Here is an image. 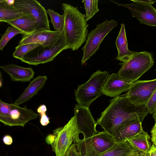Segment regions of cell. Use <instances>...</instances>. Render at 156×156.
Masks as SVG:
<instances>
[{
	"label": "cell",
	"instance_id": "10",
	"mask_svg": "<svg viewBox=\"0 0 156 156\" xmlns=\"http://www.w3.org/2000/svg\"><path fill=\"white\" fill-rule=\"evenodd\" d=\"M156 88V79L150 80H137L133 83L125 96L137 106L145 105Z\"/></svg>",
	"mask_w": 156,
	"mask_h": 156
},
{
	"label": "cell",
	"instance_id": "23",
	"mask_svg": "<svg viewBox=\"0 0 156 156\" xmlns=\"http://www.w3.org/2000/svg\"><path fill=\"white\" fill-rule=\"evenodd\" d=\"M134 151H136L126 140L115 142L112 147L99 156H127Z\"/></svg>",
	"mask_w": 156,
	"mask_h": 156
},
{
	"label": "cell",
	"instance_id": "31",
	"mask_svg": "<svg viewBox=\"0 0 156 156\" xmlns=\"http://www.w3.org/2000/svg\"><path fill=\"white\" fill-rule=\"evenodd\" d=\"M151 140L153 144L156 146V122L152 127L151 131Z\"/></svg>",
	"mask_w": 156,
	"mask_h": 156
},
{
	"label": "cell",
	"instance_id": "12",
	"mask_svg": "<svg viewBox=\"0 0 156 156\" xmlns=\"http://www.w3.org/2000/svg\"><path fill=\"white\" fill-rule=\"evenodd\" d=\"M14 6L25 12L37 22L39 30H50L47 11L36 0H14Z\"/></svg>",
	"mask_w": 156,
	"mask_h": 156
},
{
	"label": "cell",
	"instance_id": "20",
	"mask_svg": "<svg viewBox=\"0 0 156 156\" xmlns=\"http://www.w3.org/2000/svg\"><path fill=\"white\" fill-rule=\"evenodd\" d=\"M7 23L18 28L23 33L29 34L40 30L37 21L30 14L24 15L15 20L8 21Z\"/></svg>",
	"mask_w": 156,
	"mask_h": 156
},
{
	"label": "cell",
	"instance_id": "1",
	"mask_svg": "<svg viewBox=\"0 0 156 156\" xmlns=\"http://www.w3.org/2000/svg\"><path fill=\"white\" fill-rule=\"evenodd\" d=\"M123 96H118L110 100L109 105L97 121V124L113 137L118 128L124 122L137 119L142 122L149 113L145 105H133Z\"/></svg>",
	"mask_w": 156,
	"mask_h": 156
},
{
	"label": "cell",
	"instance_id": "33",
	"mask_svg": "<svg viewBox=\"0 0 156 156\" xmlns=\"http://www.w3.org/2000/svg\"><path fill=\"white\" fill-rule=\"evenodd\" d=\"M148 152L150 156H156V146L152 144Z\"/></svg>",
	"mask_w": 156,
	"mask_h": 156
},
{
	"label": "cell",
	"instance_id": "7",
	"mask_svg": "<svg viewBox=\"0 0 156 156\" xmlns=\"http://www.w3.org/2000/svg\"><path fill=\"white\" fill-rule=\"evenodd\" d=\"M38 114L25 105L21 107L0 100V121L5 126L24 127L30 121L38 117Z\"/></svg>",
	"mask_w": 156,
	"mask_h": 156
},
{
	"label": "cell",
	"instance_id": "30",
	"mask_svg": "<svg viewBox=\"0 0 156 156\" xmlns=\"http://www.w3.org/2000/svg\"><path fill=\"white\" fill-rule=\"evenodd\" d=\"M65 156H79L76 150V144H72L66 152Z\"/></svg>",
	"mask_w": 156,
	"mask_h": 156
},
{
	"label": "cell",
	"instance_id": "11",
	"mask_svg": "<svg viewBox=\"0 0 156 156\" xmlns=\"http://www.w3.org/2000/svg\"><path fill=\"white\" fill-rule=\"evenodd\" d=\"M117 5L128 9L133 17L136 18L141 24L156 27V9L150 4L136 2L131 0V4L118 3L111 0Z\"/></svg>",
	"mask_w": 156,
	"mask_h": 156
},
{
	"label": "cell",
	"instance_id": "8",
	"mask_svg": "<svg viewBox=\"0 0 156 156\" xmlns=\"http://www.w3.org/2000/svg\"><path fill=\"white\" fill-rule=\"evenodd\" d=\"M74 143L79 156H99L112 147L115 142L112 136L104 131Z\"/></svg>",
	"mask_w": 156,
	"mask_h": 156
},
{
	"label": "cell",
	"instance_id": "19",
	"mask_svg": "<svg viewBox=\"0 0 156 156\" xmlns=\"http://www.w3.org/2000/svg\"><path fill=\"white\" fill-rule=\"evenodd\" d=\"M121 26L119 33L115 41L118 54L115 59L124 63L130 58L134 51L129 50L128 48L124 24H121Z\"/></svg>",
	"mask_w": 156,
	"mask_h": 156
},
{
	"label": "cell",
	"instance_id": "37",
	"mask_svg": "<svg viewBox=\"0 0 156 156\" xmlns=\"http://www.w3.org/2000/svg\"><path fill=\"white\" fill-rule=\"evenodd\" d=\"M0 87H1L2 86V73L1 72H0Z\"/></svg>",
	"mask_w": 156,
	"mask_h": 156
},
{
	"label": "cell",
	"instance_id": "15",
	"mask_svg": "<svg viewBox=\"0 0 156 156\" xmlns=\"http://www.w3.org/2000/svg\"><path fill=\"white\" fill-rule=\"evenodd\" d=\"M64 32V31H63ZM56 31L41 29L29 34L23 35L18 46L30 43H36L45 45L55 41L63 33Z\"/></svg>",
	"mask_w": 156,
	"mask_h": 156
},
{
	"label": "cell",
	"instance_id": "4",
	"mask_svg": "<svg viewBox=\"0 0 156 156\" xmlns=\"http://www.w3.org/2000/svg\"><path fill=\"white\" fill-rule=\"evenodd\" d=\"M109 73L98 70L87 82L78 85L74 90L75 99L78 104L89 107L95 100L103 94V87Z\"/></svg>",
	"mask_w": 156,
	"mask_h": 156
},
{
	"label": "cell",
	"instance_id": "28",
	"mask_svg": "<svg viewBox=\"0 0 156 156\" xmlns=\"http://www.w3.org/2000/svg\"><path fill=\"white\" fill-rule=\"evenodd\" d=\"M47 110L46 106L44 105H40L37 109V112L40 115V123L43 126H46L50 123L49 119L46 113Z\"/></svg>",
	"mask_w": 156,
	"mask_h": 156
},
{
	"label": "cell",
	"instance_id": "3",
	"mask_svg": "<svg viewBox=\"0 0 156 156\" xmlns=\"http://www.w3.org/2000/svg\"><path fill=\"white\" fill-rule=\"evenodd\" d=\"M154 63L151 53L134 51L129 59L120 64L122 66L118 73L123 79L133 83L149 70Z\"/></svg>",
	"mask_w": 156,
	"mask_h": 156
},
{
	"label": "cell",
	"instance_id": "27",
	"mask_svg": "<svg viewBox=\"0 0 156 156\" xmlns=\"http://www.w3.org/2000/svg\"><path fill=\"white\" fill-rule=\"evenodd\" d=\"M40 45L38 44L30 43L20 46L18 45L15 48V50L12 56L15 58L20 60L27 53Z\"/></svg>",
	"mask_w": 156,
	"mask_h": 156
},
{
	"label": "cell",
	"instance_id": "25",
	"mask_svg": "<svg viewBox=\"0 0 156 156\" xmlns=\"http://www.w3.org/2000/svg\"><path fill=\"white\" fill-rule=\"evenodd\" d=\"M18 34H23L21 31L12 25L9 26L2 36L0 41V49L3 50L8 42L13 37Z\"/></svg>",
	"mask_w": 156,
	"mask_h": 156
},
{
	"label": "cell",
	"instance_id": "18",
	"mask_svg": "<svg viewBox=\"0 0 156 156\" xmlns=\"http://www.w3.org/2000/svg\"><path fill=\"white\" fill-rule=\"evenodd\" d=\"M48 78L46 76H39L30 82L29 85L14 102L20 105L37 94L44 86Z\"/></svg>",
	"mask_w": 156,
	"mask_h": 156
},
{
	"label": "cell",
	"instance_id": "32",
	"mask_svg": "<svg viewBox=\"0 0 156 156\" xmlns=\"http://www.w3.org/2000/svg\"><path fill=\"white\" fill-rule=\"evenodd\" d=\"M2 140L4 144L7 145H11L13 142L12 136L8 135H6L3 137Z\"/></svg>",
	"mask_w": 156,
	"mask_h": 156
},
{
	"label": "cell",
	"instance_id": "38",
	"mask_svg": "<svg viewBox=\"0 0 156 156\" xmlns=\"http://www.w3.org/2000/svg\"><path fill=\"white\" fill-rule=\"evenodd\" d=\"M153 117L156 122V111L153 113Z\"/></svg>",
	"mask_w": 156,
	"mask_h": 156
},
{
	"label": "cell",
	"instance_id": "26",
	"mask_svg": "<svg viewBox=\"0 0 156 156\" xmlns=\"http://www.w3.org/2000/svg\"><path fill=\"white\" fill-rule=\"evenodd\" d=\"M98 0H86L82 1L86 11L85 20L87 22L99 11Z\"/></svg>",
	"mask_w": 156,
	"mask_h": 156
},
{
	"label": "cell",
	"instance_id": "34",
	"mask_svg": "<svg viewBox=\"0 0 156 156\" xmlns=\"http://www.w3.org/2000/svg\"><path fill=\"white\" fill-rule=\"evenodd\" d=\"M134 1L136 2L144 3L147 4L152 5L154 4L156 1L150 0H133Z\"/></svg>",
	"mask_w": 156,
	"mask_h": 156
},
{
	"label": "cell",
	"instance_id": "35",
	"mask_svg": "<svg viewBox=\"0 0 156 156\" xmlns=\"http://www.w3.org/2000/svg\"><path fill=\"white\" fill-rule=\"evenodd\" d=\"M139 154V153L138 152L134 151L130 153L127 156H138Z\"/></svg>",
	"mask_w": 156,
	"mask_h": 156
},
{
	"label": "cell",
	"instance_id": "2",
	"mask_svg": "<svg viewBox=\"0 0 156 156\" xmlns=\"http://www.w3.org/2000/svg\"><path fill=\"white\" fill-rule=\"evenodd\" d=\"M62 7L65 18L63 31L68 49L77 50L86 40L88 34L85 14L81 13L77 6L63 3Z\"/></svg>",
	"mask_w": 156,
	"mask_h": 156
},
{
	"label": "cell",
	"instance_id": "22",
	"mask_svg": "<svg viewBox=\"0 0 156 156\" xmlns=\"http://www.w3.org/2000/svg\"><path fill=\"white\" fill-rule=\"evenodd\" d=\"M29 14L7 3L5 0H0V22L16 20Z\"/></svg>",
	"mask_w": 156,
	"mask_h": 156
},
{
	"label": "cell",
	"instance_id": "16",
	"mask_svg": "<svg viewBox=\"0 0 156 156\" xmlns=\"http://www.w3.org/2000/svg\"><path fill=\"white\" fill-rule=\"evenodd\" d=\"M143 130L142 122L137 119L126 120L118 128L113 137L115 142H119L132 137Z\"/></svg>",
	"mask_w": 156,
	"mask_h": 156
},
{
	"label": "cell",
	"instance_id": "5",
	"mask_svg": "<svg viewBox=\"0 0 156 156\" xmlns=\"http://www.w3.org/2000/svg\"><path fill=\"white\" fill-rule=\"evenodd\" d=\"M67 49L68 45L63 32L51 43L45 45L40 44L27 53L20 60L22 62L37 66L53 61L61 52Z\"/></svg>",
	"mask_w": 156,
	"mask_h": 156
},
{
	"label": "cell",
	"instance_id": "21",
	"mask_svg": "<svg viewBox=\"0 0 156 156\" xmlns=\"http://www.w3.org/2000/svg\"><path fill=\"white\" fill-rule=\"evenodd\" d=\"M150 137L144 130L135 135L126 139L134 149L139 153L148 152L151 146Z\"/></svg>",
	"mask_w": 156,
	"mask_h": 156
},
{
	"label": "cell",
	"instance_id": "39",
	"mask_svg": "<svg viewBox=\"0 0 156 156\" xmlns=\"http://www.w3.org/2000/svg\"><path fill=\"white\" fill-rule=\"evenodd\" d=\"M155 71H156V68H155Z\"/></svg>",
	"mask_w": 156,
	"mask_h": 156
},
{
	"label": "cell",
	"instance_id": "14",
	"mask_svg": "<svg viewBox=\"0 0 156 156\" xmlns=\"http://www.w3.org/2000/svg\"><path fill=\"white\" fill-rule=\"evenodd\" d=\"M132 83L122 79L118 73H112L109 75L105 83L103 94L110 97H116L128 91Z\"/></svg>",
	"mask_w": 156,
	"mask_h": 156
},
{
	"label": "cell",
	"instance_id": "13",
	"mask_svg": "<svg viewBox=\"0 0 156 156\" xmlns=\"http://www.w3.org/2000/svg\"><path fill=\"white\" fill-rule=\"evenodd\" d=\"M74 113L79 133L83 134V139L91 137L98 132L96 129L97 121L93 118L89 107L76 105Z\"/></svg>",
	"mask_w": 156,
	"mask_h": 156
},
{
	"label": "cell",
	"instance_id": "36",
	"mask_svg": "<svg viewBox=\"0 0 156 156\" xmlns=\"http://www.w3.org/2000/svg\"><path fill=\"white\" fill-rule=\"evenodd\" d=\"M138 156H150V154L148 152L140 153Z\"/></svg>",
	"mask_w": 156,
	"mask_h": 156
},
{
	"label": "cell",
	"instance_id": "9",
	"mask_svg": "<svg viewBox=\"0 0 156 156\" xmlns=\"http://www.w3.org/2000/svg\"><path fill=\"white\" fill-rule=\"evenodd\" d=\"M118 24L117 21L113 20L110 21L106 20L97 24L96 28L88 34L86 43L82 48L83 55L81 61V65L95 54L105 37Z\"/></svg>",
	"mask_w": 156,
	"mask_h": 156
},
{
	"label": "cell",
	"instance_id": "17",
	"mask_svg": "<svg viewBox=\"0 0 156 156\" xmlns=\"http://www.w3.org/2000/svg\"><path fill=\"white\" fill-rule=\"evenodd\" d=\"M0 68L10 76L13 81L29 82L34 76L35 72L31 67H24L11 63L1 66Z\"/></svg>",
	"mask_w": 156,
	"mask_h": 156
},
{
	"label": "cell",
	"instance_id": "24",
	"mask_svg": "<svg viewBox=\"0 0 156 156\" xmlns=\"http://www.w3.org/2000/svg\"><path fill=\"white\" fill-rule=\"evenodd\" d=\"M46 11L47 13L50 16L51 22L55 31L63 33L65 24L64 15H60L57 12L50 9H48Z\"/></svg>",
	"mask_w": 156,
	"mask_h": 156
},
{
	"label": "cell",
	"instance_id": "29",
	"mask_svg": "<svg viewBox=\"0 0 156 156\" xmlns=\"http://www.w3.org/2000/svg\"><path fill=\"white\" fill-rule=\"evenodd\" d=\"M145 106L150 114L156 111V88Z\"/></svg>",
	"mask_w": 156,
	"mask_h": 156
},
{
	"label": "cell",
	"instance_id": "6",
	"mask_svg": "<svg viewBox=\"0 0 156 156\" xmlns=\"http://www.w3.org/2000/svg\"><path fill=\"white\" fill-rule=\"evenodd\" d=\"M53 139L50 143L56 156H65L73 142L80 140L79 133L74 116L63 126L53 131Z\"/></svg>",
	"mask_w": 156,
	"mask_h": 156
}]
</instances>
